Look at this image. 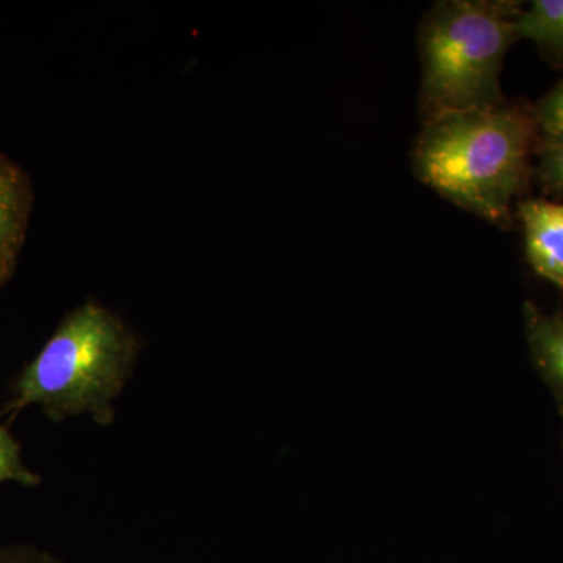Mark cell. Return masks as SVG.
<instances>
[{"instance_id": "obj_1", "label": "cell", "mask_w": 563, "mask_h": 563, "mask_svg": "<svg viewBox=\"0 0 563 563\" xmlns=\"http://www.w3.org/2000/svg\"><path fill=\"white\" fill-rule=\"evenodd\" d=\"M422 124L413 147L418 179L461 209L510 229L514 199L533 181L542 140L532 103L504 99L487 109L439 113Z\"/></svg>"}, {"instance_id": "obj_2", "label": "cell", "mask_w": 563, "mask_h": 563, "mask_svg": "<svg viewBox=\"0 0 563 563\" xmlns=\"http://www.w3.org/2000/svg\"><path fill=\"white\" fill-rule=\"evenodd\" d=\"M140 350L139 333L117 313L99 302L81 303L25 366L0 415L38 406L51 421L90 415L98 424H111Z\"/></svg>"}, {"instance_id": "obj_3", "label": "cell", "mask_w": 563, "mask_h": 563, "mask_svg": "<svg viewBox=\"0 0 563 563\" xmlns=\"http://www.w3.org/2000/svg\"><path fill=\"white\" fill-rule=\"evenodd\" d=\"M521 11L512 0H444L426 13L420 29L424 120L504 101L503 63L520 40Z\"/></svg>"}, {"instance_id": "obj_4", "label": "cell", "mask_w": 563, "mask_h": 563, "mask_svg": "<svg viewBox=\"0 0 563 563\" xmlns=\"http://www.w3.org/2000/svg\"><path fill=\"white\" fill-rule=\"evenodd\" d=\"M517 217L532 272L563 290V202L523 199L517 203Z\"/></svg>"}, {"instance_id": "obj_5", "label": "cell", "mask_w": 563, "mask_h": 563, "mask_svg": "<svg viewBox=\"0 0 563 563\" xmlns=\"http://www.w3.org/2000/svg\"><path fill=\"white\" fill-rule=\"evenodd\" d=\"M33 209L31 177L0 152V261L16 265Z\"/></svg>"}, {"instance_id": "obj_6", "label": "cell", "mask_w": 563, "mask_h": 563, "mask_svg": "<svg viewBox=\"0 0 563 563\" xmlns=\"http://www.w3.org/2000/svg\"><path fill=\"white\" fill-rule=\"evenodd\" d=\"M525 328L533 365L563 415V313H547L536 303L526 302Z\"/></svg>"}, {"instance_id": "obj_7", "label": "cell", "mask_w": 563, "mask_h": 563, "mask_svg": "<svg viewBox=\"0 0 563 563\" xmlns=\"http://www.w3.org/2000/svg\"><path fill=\"white\" fill-rule=\"evenodd\" d=\"M517 31L520 40L536 44L544 60L563 69V0H533L521 11Z\"/></svg>"}, {"instance_id": "obj_8", "label": "cell", "mask_w": 563, "mask_h": 563, "mask_svg": "<svg viewBox=\"0 0 563 563\" xmlns=\"http://www.w3.org/2000/svg\"><path fill=\"white\" fill-rule=\"evenodd\" d=\"M533 181L544 195L563 202V136H542L533 163Z\"/></svg>"}, {"instance_id": "obj_9", "label": "cell", "mask_w": 563, "mask_h": 563, "mask_svg": "<svg viewBox=\"0 0 563 563\" xmlns=\"http://www.w3.org/2000/svg\"><path fill=\"white\" fill-rule=\"evenodd\" d=\"M3 483L36 487L41 483V477L24 465L20 443L13 439L9 429L0 426V484Z\"/></svg>"}, {"instance_id": "obj_10", "label": "cell", "mask_w": 563, "mask_h": 563, "mask_svg": "<svg viewBox=\"0 0 563 563\" xmlns=\"http://www.w3.org/2000/svg\"><path fill=\"white\" fill-rule=\"evenodd\" d=\"M532 109L542 136H563V79Z\"/></svg>"}, {"instance_id": "obj_11", "label": "cell", "mask_w": 563, "mask_h": 563, "mask_svg": "<svg viewBox=\"0 0 563 563\" xmlns=\"http://www.w3.org/2000/svg\"><path fill=\"white\" fill-rule=\"evenodd\" d=\"M0 563H43L40 559L31 555L11 553V551H0Z\"/></svg>"}, {"instance_id": "obj_12", "label": "cell", "mask_w": 563, "mask_h": 563, "mask_svg": "<svg viewBox=\"0 0 563 563\" xmlns=\"http://www.w3.org/2000/svg\"><path fill=\"white\" fill-rule=\"evenodd\" d=\"M14 268H16V265H13V263H7L0 261V288L3 287V285L7 284L11 279V276H13Z\"/></svg>"}]
</instances>
